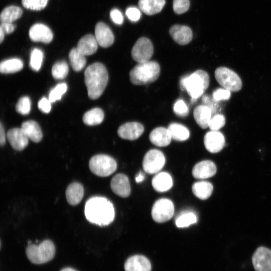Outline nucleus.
Listing matches in <instances>:
<instances>
[{
  "label": "nucleus",
  "mask_w": 271,
  "mask_h": 271,
  "mask_svg": "<svg viewBox=\"0 0 271 271\" xmlns=\"http://www.w3.org/2000/svg\"><path fill=\"white\" fill-rule=\"evenodd\" d=\"M84 212L89 222L100 226L109 225L115 216L112 203L107 198L99 196L93 197L87 200Z\"/></svg>",
  "instance_id": "nucleus-1"
},
{
  "label": "nucleus",
  "mask_w": 271,
  "mask_h": 271,
  "mask_svg": "<svg viewBox=\"0 0 271 271\" xmlns=\"http://www.w3.org/2000/svg\"><path fill=\"white\" fill-rule=\"evenodd\" d=\"M84 77L89 97L91 99L98 98L103 93L108 80L105 67L99 62L93 63L85 69Z\"/></svg>",
  "instance_id": "nucleus-2"
},
{
  "label": "nucleus",
  "mask_w": 271,
  "mask_h": 271,
  "mask_svg": "<svg viewBox=\"0 0 271 271\" xmlns=\"http://www.w3.org/2000/svg\"><path fill=\"white\" fill-rule=\"evenodd\" d=\"M209 84V75L203 70H198L190 75L185 76L180 80L181 88L187 91L192 100L202 96Z\"/></svg>",
  "instance_id": "nucleus-3"
},
{
  "label": "nucleus",
  "mask_w": 271,
  "mask_h": 271,
  "mask_svg": "<svg viewBox=\"0 0 271 271\" xmlns=\"http://www.w3.org/2000/svg\"><path fill=\"white\" fill-rule=\"evenodd\" d=\"M160 67L158 62L148 61L138 63L129 72V79L134 85H146L156 81L159 76Z\"/></svg>",
  "instance_id": "nucleus-4"
},
{
  "label": "nucleus",
  "mask_w": 271,
  "mask_h": 271,
  "mask_svg": "<svg viewBox=\"0 0 271 271\" xmlns=\"http://www.w3.org/2000/svg\"><path fill=\"white\" fill-rule=\"evenodd\" d=\"M26 253L32 263L42 264L53 258L55 254V247L51 240L46 239L38 245L29 244L26 248Z\"/></svg>",
  "instance_id": "nucleus-5"
},
{
  "label": "nucleus",
  "mask_w": 271,
  "mask_h": 271,
  "mask_svg": "<svg viewBox=\"0 0 271 271\" xmlns=\"http://www.w3.org/2000/svg\"><path fill=\"white\" fill-rule=\"evenodd\" d=\"M89 167L94 174L99 177H107L116 171L117 164L115 160L111 157L99 154L93 156L90 159Z\"/></svg>",
  "instance_id": "nucleus-6"
},
{
  "label": "nucleus",
  "mask_w": 271,
  "mask_h": 271,
  "mask_svg": "<svg viewBox=\"0 0 271 271\" xmlns=\"http://www.w3.org/2000/svg\"><path fill=\"white\" fill-rule=\"evenodd\" d=\"M215 77L222 88L230 91H238L242 87V82L239 76L228 68H217L215 71Z\"/></svg>",
  "instance_id": "nucleus-7"
},
{
  "label": "nucleus",
  "mask_w": 271,
  "mask_h": 271,
  "mask_svg": "<svg viewBox=\"0 0 271 271\" xmlns=\"http://www.w3.org/2000/svg\"><path fill=\"white\" fill-rule=\"evenodd\" d=\"M174 213L173 203L169 199L161 198L155 202L152 209L153 220L158 223L169 220Z\"/></svg>",
  "instance_id": "nucleus-8"
},
{
  "label": "nucleus",
  "mask_w": 271,
  "mask_h": 271,
  "mask_svg": "<svg viewBox=\"0 0 271 271\" xmlns=\"http://www.w3.org/2000/svg\"><path fill=\"white\" fill-rule=\"evenodd\" d=\"M165 164V157L162 152L153 149L148 151L143 160V168L145 172L153 174L159 172Z\"/></svg>",
  "instance_id": "nucleus-9"
},
{
  "label": "nucleus",
  "mask_w": 271,
  "mask_h": 271,
  "mask_svg": "<svg viewBox=\"0 0 271 271\" xmlns=\"http://www.w3.org/2000/svg\"><path fill=\"white\" fill-rule=\"evenodd\" d=\"M154 52L151 41L147 38L139 39L133 46L131 54L134 61L138 63L150 61Z\"/></svg>",
  "instance_id": "nucleus-10"
},
{
  "label": "nucleus",
  "mask_w": 271,
  "mask_h": 271,
  "mask_svg": "<svg viewBox=\"0 0 271 271\" xmlns=\"http://www.w3.org/2000/svg\"><path fill=\"white\" fill-rule=\"evenodd\" d=\"M252 262L255 271H271V250L258 247L253 254Z\"/></svg>",
  "instance_id": "nucleus-11"
},
{
  "label": "nucleus",
  "mask_w": 271,
  "mask_h": 271,
  "mask_svg": "<svg viewBox=\"0 0 271 271\" xmlns=\"http://www.w3.org/2000/svg\"><path fill=\"white\" fill-rule=\"evenodd\" d=\"M204 143L208 151L213 153H218L224 146L225 138L220 131L211 130L205 135Z\"/></svg>",
  "instance_id": "nucleus-12"
},
{
  "label": "nucleus",
  "mask_w": 271,
  "mask_h": 271,
  "mask_svg": "<svg viewBox=\"0 0 271 271\" xmlns=\"http://www.w3.org/2000/svg\"><path fill=\"white\" fill-rule=\"evenodd\" d=\"M143 125L138 122H128L120 126L117 130L119 137L123 139L135 140L143 133Z\"/></svg>",
  "instance_id": "nucleus-13"
},
{
  "label": "nucleus",
  "mask_w": 271,
  "mask_h": 271,
  "mask_svg": "<svg viewBox=\"0 0 271 271\" xmlns=\"http://www.w3.org/2000/svg\"><path fill=\"white\" fill-rule=\"evenodd\" d=\"M95 37L98 45L107 48L112 45L114 37L110 28L103 22H98L95 28Z\"/></svg>",
  "instance_id": "nucleus-14"
},
{
  "label": "nucleus",
  "mask_w": 271,
  "mask_h": 271,
  "mask_svg": "<svg viewBox=\"0 0 271 271\" xmlns=\"http://www.w3.org/2000/svg\"><path fill=\"white\" fill-rule=\"evenodd\" d=\"M29 37L34 42H41L50 43L53 38L52 31L46 25L43 24H35L29 30Z\"/></svg>",
  "instance_id": "nucleus-15"
},
{
  "label": "nucleus",
  "mask_w": 271,
  "mask_h": 271,
  "mask_svg": "<svg viewBox=\"0 0 271 271\" xmlns=\"http://www.w3.org/2000/svg\"><path fill=\"white\" fill-rule=\"evenodd\" d=\"M112 191L121 197H127L130 193V186L127 177L123 174L115 175L110 182Z\"/></svg>",
  "instance_id": "nucleus-16"
},
{
  "label": "nucleus",
  "mask_w": 271,
  "mask_h": 271,
  "mask_svg": "<svg viewBox=\"0 0 271 271\" xmlns=\"http://www.w3.org/2000/svg\"><path fill=\"white\" fill-rule=\"evenodd\" d=\"M7 137L12 147L16 151H22L28 146L29 139L21 128L10 129Z\"/></svg>",
  "instance_id": "nucleus-17"
},
{
  "label": "nucleus",
  "mask_w": 271,
  "mask_h": 271,
  "mask_svg": "<svg viewBox=\"0 0 271 271\" xmlns=\"http://www.w3.org/2000/svg\"><path fill=\"white\" fill-rule=\"evenodd\" d=\"M169 34L176 43L181 45L189 43L193 37L192 31L189 27L180 25L172 26Z\"/></svg>",
  "instance_id": "nucleus-18"
},
{
  "label": "nucleus",
  "mask_w": 271,
  "mask_h": 271,
  "mask_svg": "<svg viewBox=\"0 0 271 271\" xmlns=\"http://www.w3.org/2000/svg\"><path fill=\"white\" fill-rule=\"evenodd\" d=\"M216 172L215 164L209 160L201 161L196 164L192 170V175L195 178L204 179L213 176Z\"/></svg>",
  "instance_id": "nucleus-19"
},
{
  "label": "nucleus",
  "mask_w": 271,
  "mask_h": 271,
  "mask_svg": "<svg viewBox=\"0 0 271 271\" xmlns=\"http://www.w3.org/2000/svg\"><path fill=\"white\" fill-rule=\"evenodd\" d=\"M124 269L125 271H151V264L146 257L136 255L127 259Z\"/></svg>",
  "instance_id": "nucleus-20"
},
{
  "label": "nucleus",
  "mask_w": 271,
  "mask_h": 271,
  "mask_svg": "<svg viewBox=\"0 0 271 271\" xmlns=\"http://www.w3.org/2000/svg\"><path fill=\"white\" fill-rule=\"evenodd\" d=\"M149 139L151 143L155 146L166 147L170 144L172 137L168 128L158 127L151 132Z\"/></svg>",
  "instance_id": "nucleus-21"
},
{
  "label": "nucleus",
  "mask_w": 271,
  "mask_h": 271,
  "mask_svg": "<svg viewBox=\"0 0 271 271\" xmlns=\"http://www.w3.org/2000/svg\"><path fill=\"white\" fill-rule=\"evenodd\" d=\"M98 45L95 37L87 34L79 40L76 48L84 55L89 56L96 52Z\"/></svg>",
  "instance_id": "nucleus-22"
},
{
  "label": "nucleus",
  "mask_w": 271,
  "mask_h": 271,
  "mask_svg": "<svg viewBox=\"0 0 271 271\" xmlns=\"http://www.w3.org/2000/svg\"><path fill=\"white\" fill-rule=\"evenodd\" d=\"M212 111L206 105H200L194 109L193 115L198 125L203 129L207 128L212 117Z\"/></svg>",
  "instance_id": "nucleus-23"
},
{
  "label": "nucleus",
  "mask_w": 271,
  "mask_h": 271,
  "mask_svg": "<svg viewBox=\"0 0 271 271\" xmlns=\"http://www.w3.org/2000/svg\"><path fill=\"white\" fill-rule=\"evenodd\" d=\"M154 189L159 192H164L170 190L173 186L171 175L167 172H160L154 176L152 181Z\"/></svg>",
  "instance_id": "nucleus-24"
},
{
  "label": "nucleus",
  "mask_w": 271,
  "mask_h": 271,
  "mask_svg": "<svg viewBox=\"0 0 271 271\" xmlns=\"http://www.w3.org/2000/svg\"><path fill=\"white\" fill-rule=\"evenodd\" d=\"M84 195V188L79 183L70 184L66 190V197L68 203L71 205H76L81 201Z\"/></svg>",
  "instance_id": "nucleus-25"
},
{
  "label": "nucleus",
  "mask_w": 271,
  "mask_h": 271,
  "mask_svg": "<svg viewBox=\"0 0 271 271\" xmlns=\"http://www.w3.org/2000/svg\"><path fill=\"white\" fill-rule=\"evenodd\" d=\"M21 128L25 134L31 141L38 143L42 140V131L38 123L34 120H28L24 122Z\"/></svg>",
  "instance_id": "nucleus-26"
},
{
  "label": "nucleus",
  "mask_w": 271,
  "mask_h": 271,
  "mask_svg": "<svg viewBox=\"0 0 271 271\" xmlns=\"http://www.w3.org/2000/svg\"><path fill=\"white\" fill-rule=\"evenodd\" d=\"M165 3V0H139L138 6L142 12L151 16L160 13Z\"/></svg>",
  "instance_id": "nucleus-27"
},
{
  "label": "nucleus",
  "mask_w": 271,
  "mask_h": 271,
  "mask_svg": "<svg viewBox=\"0 0 271 271\" xmlns=\"http://www.w3.org/2000/svg\"><path fill=\"white\" fill-rule=\"evenodd\" d=\"M213 188L211 183L203 181L194 183L192 190L197 197L201 200H206L211 196Z\"/></svg>",
  "instance_id": "nucleus-28"
},
{
  "label": "nucleus",
  "mask_w": 271,
  "mask_h": 271,
  "mask_svg": "<svg viewBox=\"0 0 271 271\" xmlns=\"http://www.w3.org/2000/svg\"><path fill=\"white\" fill-rule=\"evenodd\" d=\"M23 14V10L19 7L11 6L5 8L1 12L0 20L1 23H11L20 18Z\"/></svg>",
  "instance_id": "nucleus-29"
},
{
  "label": "nucleus",
  "mask_w": 271,
  "mask_h": 271,
  "mask_svg": "<svg viewBox=\"0 0 271 271\" xmlns=\"http://www.w3.org/2000/svg\"><path fill=\"white\" fill-rule=\"evenodd\" d=\"M104 119L103 110L99 108H94L87 111L83 116V122L88 125H95L101 123Z\"/></svg>",
  "instance_id": "nucleus-30"
},
{
  "label": "nucleus",
  "mask_w": 271,
  "mask_h": 271,
  "mask_svg": "<svg viewBox=\"0 0 271 271\" xmlns=\"http://www.w3.org/2000/svg\"><path fill=\"white\" fill-rule=\"evenodd\" d=\"M172 139L178 141H184L187 140L190 136L188 129L184 125L177 123H171L168 126Z\"/></svg>",
  "instance_id": "nucleus-31"
},
{
  "label": "nucleus",
  "mask_w": 271,
  "mask_h": 271,
  "mask_svg": "<svg viewBox=\"0 0 271 271\" xmlns=\"http://www.w3.org/2000/svg\"><path fill=\"white\" fill-rule=\"evenodd\" d=\"M23 62L19 58H11L2 61L0 64L2 73L8 74L18 72L23 68Z\"/></svg>",
  "instance_id": "nucleus-32"
},
{
  "label": "nucleus",
  "mask_w": 271,
  "mask_h": 271,
  "mask_svg": "<svg viewBox=\"0 0 271 271\" xmlns=\"http://www.w3.org/2000/svg\"><path fill=\"white\" fill-rule=\"evenodd\" d=\"M71 65L75 71H81L85 66L86 60L85 56L82 54L77 48L71 50L69 54Z\"/></svg>",
  "instance_id": "nucleus-33"
},
{
  "label": "nucleus",
  "mask_w": 271,
  "mask_h": 271,
  "mask_svg": "<svg viewBox=\"0 0 271 271\" xmlns=\"http://www.w3.org/2000/svg\"><path fill=\"white\" fill-rule=\"evenodd\" d=\"M197 221L196 215L191 211L181 213L175 219V224L179 228L187 227Z\"/></svg>",
  "instance_id": "nucleus-34"
},
{
  "label": "nucleus",
  "mask_w": 271,
  "mask_h": 271,
  "mask_svg": "<svg viewBox=\"0 0 271 271\" xmlns=\"http://www.w3.org/2000/svg\"><path fill=\"white\" fill-rule=\"evenodd\" d=\"M69 68L67 63L64 61L55 63L52 68V75L55 79L61 80L68 74Z\"/></svg>",
  "instance_id": "nucleus-35"
},
{
  "label": "nucleus",
  "mask_w": 271,
  "mask_h": 271,
  "mask_svg": "<svg viewBox=\"0 0 271 271\" xmlns=\"http://www.w3.org/2000/svg\"><path fill=\"white\" fill-rule=\"evenodd\" d=\"M44 54L42 51L38 48H34L30 55V66L34 71H38L41 68Z\"/></svg>",
  "instance_id": "nucleus-36"
},
{
  "label": "nucleus",
  "mask_w": 271,
  "mask_h": 271,
  "mask_svg": "<svg viewBox=\"0 0 271 271\" xmlns=\"http://www.w3.org/2000/svg\"><path fill=\"white\" fill-rule=\"evenodd\" d=\"M67 86L65 83H61L51 90L49 94V100L51 102L61 99L62 96L66 92Z\"/></svg>",
  "instance_id": "nucleus-37"
},
{
  "label": "nucleus",
  "mask_w": 271,
  "mask_h": 271,
  "mask_svg": "<svg viewBox=\"0 0 271 271\" xmlns=\"http://www.w3.org/2000/svg\"><path fill=\"white\" fill-rule=\"evenodd\" d=\"M48 0H22L23 6L27 9L40 11L44 9Z\"/></svg>",
  "instance_id": "nucleus-38"
},
{
  "label": "nucleus",
  "mask_w": 271,
  "mask_h": 271,
  "mask_svg": "<svg viewBox=\"0 0 271 271\" xmlns=\"http://www.w3.org/2000/svg\"><path fill=\"white\" fill-rule=\"evenodd\" d=\"M31 106V102L30 98L28 96H23L18 101L16 109L18 112L23 115H27L30 111Z\"/></svg>",
  "instance_id": "nucleus-39"
},
{
  "label": "nucleus",
  "mask_w": 271,
  "mask_h": 271,
  "mask_svg": "<svg viewBox=\"0 0 271 271\" xmlns=\"http://www.w3.org/2000/svg\"><path fill=\"white\" fill-rule=\"evenodd\" d=\"M225 123V118L223 115L216 114L212 116L208 127L211 130L218 131L224 126Z\"/></svg>",
  "instance_id": "nucleus-40"
},
{
  "label": "nucleus",
  "mask_w": 271,
  "mask_h": 271,
  "mask_svg": "<svg viewBox=\"0 0 271 271\" xmlns=\"http://www.w3.org/2000/svg\"><path fill=\"white\" fill-rule=\"evenodd\" d=\"M189 7V0H173V10L177 14L180 15L186 12Z\"/></svg>",
  "instance_id": "nucleus-41"
},
{
  "label": "nucleus",
  "mask_w": 271,
  "mask_h": 271,
  "mask_svg": "<svg viewBox=\"0 0 271 271\" xmlns=\"http://www.w3.org/2000/svg\"><path fill=\"white\" fill-rule=\"evenodd\" d=\"M174 112L180 116H186L189 112L188 107L182 99H179L175 103L173 106Z\"/></svg>",
  "instance_id": "nucleus-42"
},
{
  "label": "nucleus",
  "mask_w": 271,
  "mask_h": 271,
  "mask_svg": "<svg viewBox=\"0 0 271 271\" xmlns=\"http://www.w3.org/2000/svg\"><path fill=\"white\" fill-rule=\"evenodd\" d=\"M231 91L224 88H218L215 90L212 94V98L215 101L228 100L230 98Z\"/></svg>",
  "instance_id": "nucleus-43"
},
{
  "label": "nucleus",
  "mask_w": 271,
  "mask_h": 271,
  "mask_svg": "<svg viewBox=\"0 0 271 271\" xmlns=\"http://www.w3.org/2000/svg\"><path fill=\"white\" fill-rule=\"evenodd\" d=\"M125 15L130 21L136 22L140 19L141 13L139 9L131 7L126 9Z\"/></svg>",
  "instance_id": "nucleus-44"
},
{
  "label": "nucleus",
  "mask_w": 271,
  "mask_h": 271,
  "mask_svg": "<svg viewBox=\"0 0 271 271\" xmlns=\"http://www.w3.org/2000/svg\"><path fill=\"white\" fill-rule=\"evenodd\" d=\"M110 17L111 20L116 24L121 25L123 21L122 13L117 9H113L110 12Z\"/></svg>",
  "instance_id": "nucleus-45"
},
{
  "label": "nucleus",
  "mask_w": 271,
  "mask_h": 271,
  "mask_svg": "<svg viewBox=\"0 0 271 271\" xmlns=\"http://www.w3.org/2000/svg\"><path fill=\"white\" fill-rule=\"evenodd\" d=\"M51 102L46 97H43L38 102L39 109L44 113H49L51 109Z\"/></svg>",
  "instance_id": "nucleus-46"
},
{
  "label": "nucleus",
  "mask_w": 271,
  "mask_h": 271,
  "mask_svg": "<svg viewBox=\"0 0 271 271\" xmlns=\"http://www.w3.org/2000/svg\"><path fill=\"white\" fill-rule=\"evenodd\" d=\"M0 29L4 31L5 34H10L14 32L15 26L11 23H1Z\"/></svg>",
  "instance_id": "nucleus-47"
},
{
  "label": "nucleus",
  "mask_w": 271,
  "mask_h": 271,
  "mask_svg": "<svg viewBox=\"0 0 271 271\" xmlns=\"http://www.w3.org/2000/svg\"><path fill=\"white\" fill-rule=\"evenodd\" d=\"M6 143V135L5 132L2 122L0 123V144L1 146H3Z\"/></svg>",
  "instance_id": "nucleus-48"
},
{
  "label": "nucleus",
  "mask_w": 271,
  "mask_h": 271,
  "mask_svg": "<svg viewBox=\"0 0 271 271\" xmlns=\"http://www.w3.org/2000/svg\"><path fill=\"white\" fill-rule=\"evenodd\" d=\"M145 176L142 172H140L136 176L135 180L137 183H139L143 181Z\"/></svg>",
  "instance_id": "nucleus-49"
},
{
  "label": "nucleus",
  "mask_w": 271,
  "mask_h": 271,
  "mask_svg": "<svg viewBox=\"0 0 271 271\" xmlns=\"http://www.w3.org/2000/svg\"><path fill=\"white\" fill-rule=\"evenodd\" d=\"M5 35V34L4 32V31L2 29H0V42L1 43H2L4 40Z\"/></svg>",
  "instance_id": "nucleus-50"
},
{
  "label": "nucleus",
  "mask_w": 271,
  "mask_h": 271,
  "mask_svg": "<svg viewBox=\"0 0 271 271\" xmlns=\"http://www.w3.org/2000/svg\"><path fill=\"white\" fill-rule=\"evenodd\" d=\"M61 271H77L72 267H66L62 269Z\"/></svg>",
  "instance_id": "nucleus-51"
}]
</instances>
